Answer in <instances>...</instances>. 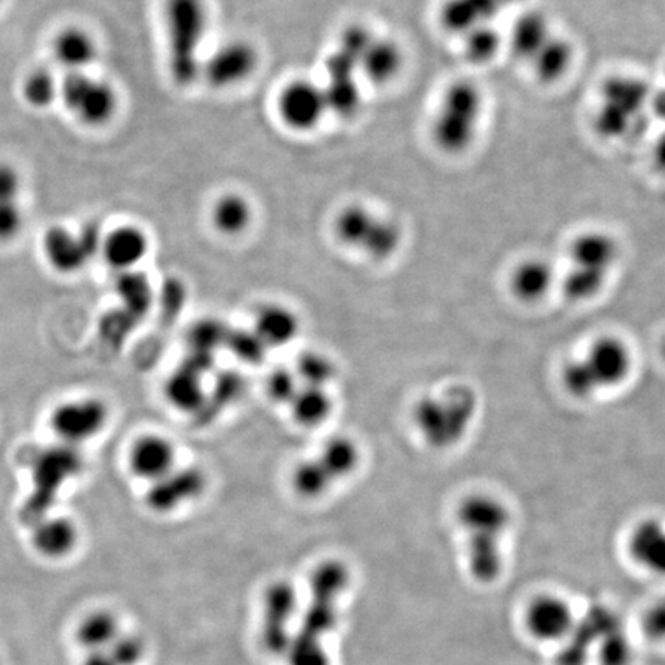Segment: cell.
Listing matches in <instances>:
<instances>
[{
  "instance_id": "1",
  "label": "cell",
  "mask_w": 665,
  "mask_h": 665,
  "mask_svg": "<svg viewBox=\"0 0 665 665\" xmlns=\"http://www.w3.org/2000/svg\"><path fill=\"white\" fill-rule=\"evenodd\" d=\"M456 524L464 536L470 577L478 584H495L506 569L503 544L513 525L509 503L486 491L470 494L458 503Z\"/></svg>"
},
{
  "instance_id": "2",
  "label": "cell",
  "mask_w": 665,
  "mask_h": 665,
  "mask_svg": "<svg viewBox=\"0 0 665 665\" xmlns=\"http://www.w3.org/2000/svg\"><path fill=\"white\" fill-rule=\"evenodd\" d=\"M480 413V396L467 382H454L441 392L420 396L412 408L419 438L434 452L458 449L472 434Z\"/></svg>"
},
{
  "instance_id": "3",
  "label": "cell",
  "mask_w": 665,
  "mask_h": 665,
  "mask_svg": "<svg viewBox=\"0 0 665 665\" xmlns=\"http://www.w3.org/2000/svg\"><path fill=\"white\" fill-rule=\"evenodd\" d=\"M634 370V356L622 337L603 334L587 347L566 360L559 371L563 392L580 402L596 400L629 382Z\"/></svg>"
},
{
  "instance_id": "4",
  "label": "cell",
  "mask_w": 665,
  "mask_h": 665,
  "mask_svg": "<svg viewBox=\"0 0 665 665\" xmlns=\"http://www.w3.org/2000/svg\"><path fill=\"white\" fill-rule=\"evenodd\" d=\"M487 111L483 86L472 79L460 78L442 90L431 119V142L450 157L464 156L480 136Z\"/></svg>"
},
{
  "instance_id": "5",
  "label": "cell",
  "mask_w": 665,
  "mask_h": 665,
  "mask_svg": "<svg viewBox=\"0 0 665 665\" xmlns=\"http://www.w3.org/2000/svg\"><path fill=\"white\" fill-rule=\"evenodd\" d=\"M621 254V244L611 233H578L567 247V269L559 276L563 298L573 304L596 299L610 284Z\"/></svg>"
},
{
  "instance_id": "6",
  "label": "cell",
  "mask_w": 665,
  "mask_h": 665,
  "mask_svg": "<svg viewBox=\"0 0 665 665\" xmlns=\"http://www.w3.org/2000/svg\"><path fill=\"white\" fill-rule=\"evenodd\" d=\"M652 92L653 86L641 74L615 73L604 79L592 118L597 136L622 142L642 133L650 120Z\"/></svg>"
},
{
  "instance_id": "7",
  "label": "cell",
  "mask_w": 665,
  "mask_h": 665,
  "mask_svg": "<svg viewBox=\"0 0 665 665\" xmlns=\"http://www.w3.org/2000/svg\"><path fill=\"white\" fill-rule=\"evenodd\" d=\"M168 66L173 81L190 86L201 78V48L209 29L204 0H165Z\"/></svg>"
},
{
  "instance_id": "8",
  "label": "cell",
  "mask_w": 665,
  "mask_h": 665,
  "mask_svg": "<svg viewBox=\"0 0 665 665\" xmlns=\"http://www.w3.org/2000/svg\"><path fill=\"white\" fill-rule=\"evenodd\" d=\"M334 235L345 247L376 261H387L400 251L404 233L400 224L363 205H348L336 216Z\"/></svg>"
},
{
  "instance_id": "9",
  "label": "cell",
  "mask_w": 665,
  "mask_h": 665,
  "mask_svg": "<svg viewBox=\"0 0 665 665\" xmlns=\"http://www.w3.org/2000/svg\"><path fill=\"white\" fill-rule=\"evenodd\" d=\"M59 94L67 108L85 126H107L118 111L116 90L85 73H70L60 84Z\"/></svg>"
},
{
  "instance_id": "10",
  "label": "cell",
  "mask_w": 665,
  "mask_h": 665,
  "mask_svg": "<svg viewBox=\"0 0 665 665\" xmlns=\"http://www.w3.org/2000/svg\"><path fill=\"white\" fill-rule=\"evenodd\" d=\"M82 468H84V460L78 447L67 443H60L59 447L47 450L37 458L33 468L35 495L28 506V509L36 514L37 521L43 520L45 510L55 501L60 488L71 478H76Z\"/></svg>"
},
{
  "instance_id": "11",
  "label": "cell",
  "mask_w": 665,
  "mask_h": 665,
  "mask_svg": "<svg viewBox=\"0 0 665 665\" xmlns=\"http://www.w3.org/2000/svg\"><path fill=\"white\" fill-rule=\"evenodd\" d=\"M298 610V592L292 582L274 581L262 597V645L270 655H287L295 634L290 626Z\"/></svg>"
},
{
  "instance_id": "12",
  "label": "cell",
  "mask_w": 665,
  "mask_h": 665,
  "mask_svg": "<svg viewBox=\"0 0 665 665\" xmlns=\"http://www.w3.org/2000/svg\"><path fill=\"white\" fill-rule=\"evenodd\" d=\"M577 621L569 601L555 593H541L532 597L522 614L529 637L541 644H562L572 633Z\"/></svg>"
},
{
  "instance_id": "13",
  "label": "cell",
  "mask_w": 665,
  "mask_h": 665,
  "mask_svg": "<svg viewBox=\"0 0 665 665\" xmlns=\"http://www.w3.org/2000/svg\"><path fill=\"white\" fill-rule=\"evenodd\" d=\"M103 233L97 225L88 224L81 231L55 227L44 236V253L52 269L59 273H78L103 248Z\"/></svg>"
},
{
  "instance_id": "14",
  "label": "cell",
  "mask_w": 665,
  "mask_h": 665,
  "mask_svg": "<svg viewBox=\"0 0 665 665\" xmlns=\"http://www.w3.org/2000/svg\"><path fill=\"white\" fill-rule=\"evenodd\" d=\"M107 405L96 397H85L60 404L51 415V428L56 436L67 446L96 438L108 423Z\"/></svg>"
},
{
  "instance_id": "15",
  "label": "cell",
  "mask_w": 665,
  "mask_h": 665,
  "mask_svg": "<svg viewBox=\"0 0 665 665\" xmlns=\"http://www.w3.org/2000/svg\"><path fill=\"white\" fill-rule=\"evenodd\" d=\"M259 66L257 48L242 39L230 40L202 62L201 78L213 88L227 90L244 84Z\"/></svg>"
},
{
  "instance_id": "16",
  "label": "cell",
  "mask_w": 665,
  "mask_h": 665,
  "mask_svg": "<svg viewBox=\"0 0 665 665\" xmlns=\"http://www.w3.org/2000/svg\"><path fill=\"white\" fill-rule=\"evenodd\" d=\"M209 486L204 470L176 467L164 478L150 484L146 507L157 514H168L201 498Z\"/></svg>"
},
{
  "instance_id": "17",
  "label": "cell",
  "mask_w": 665,
  "mask_h": 665,
  "mask_svg": "<svg viewBox=\"0 0 665 665\" xmlns=\"http://www.w3.org/2000/svg\"><path fill=\"white\" fill-rule=\"evenodd\" d=\"M277 111L288 129L300 133L314 130L329 111L324 88L306 79L293 81L282 90Z\"/></svg>"
},
{
  "instance_id": "18",
  "label": "cell",
  "mask_w": 665,
  "mask_h": 665,
  "mask_svg": "<svg viewBox=\"0 0 665 665\" xmlns=\"http://www.w3.org/2000/svg\"><path fill=\"white\" fill-rule=\"evenodd\" d=\"M524 0H443L438 21L442 29L458 39L480 25L496 24L507 11Z\"/></svg>"
},
{
  "instance_id": "19",
  "label": "cell",
  "mask_w": 665,
  "mask_h": 665,
  "mask_svg": "<svg viewBox=\"0 0 665 665\" xmlns=\"http://www.w3.org/2000/svg\"><path fill=\"white\" fill-rule=\"evenodd\" d=\"M627 556L642 572L665 580V521L649 516L638 521L627 536Z\"/></svg>"
},
{
  "instance_id": "20",
  "label": "cell",
  "mask_w": 665,
  "mask_h": 665,
  "mask_svg": "<svg viewBox=\"0 0 665 665\" xmlns=\"http://www.w3.org/2000/svg\"><path fill=\"white\" fill-rule=\"evenodd\" d=\"M556 285H559V276L554 262L543 257L522 259L513 266L509 276L510 293L524 306H537L543 302L551 295Z\"/></svg>"
},
{
  "instance_id": "21",
  "label": "cell",
  "mask_w": 665,
  "mask_h": 665,
  "mask_svg": "<svg viewBox=\"0 0 665 665\" xmlns=\"http://www.w3.org/2000/svg\"><path fill=\"white\" fill-rule=\"evenodd\" d=\"M555 33L554 22L544 11H521L506 33V50H509L518 62L529 66Z\"/></svg>"
},
{
  "instance_id": "22",
  "label": "cell",
  "mask_w": 665,
  "mask_h": 665,
  "mask_svg": "<svg viewBox=\"0 0 665 665\" xmlns=\"http://www.w3.org/2000/svg\"><path fill=\"white\" fill-rule=\"evenodd\" d=\"M130 472L145 483H156L176 468V447L163 435H144L129 453Z\"/></svg>"
},
{
  "instance_id": "23",
  "label": "cell",
  "mask_w": 665,
  "mask_h": 665,
  "mask_svg": "<svg viewBox=\"0 0 665 665\" xmlns=\"http://www.w3.org/2000/svg\"><path fill=\"white\" fill-rule=\"evenodd\" d=\"M149 250V236L133 225H123L108 233L100 248L105 262L119 273L134 270V266L144 261Z\"/></svg>"
},
{
  "instance_id": "24",
  "label": "cell",
  "mask_w": 665,
  "mask_h": 665,
  "mask_svg": "<svg viewBox=\"0 0 665 665\" xmlns=\"http://www.w3.org/2000/svg\"><path fill=\"white\" fill-rule=\"evenodd\" d=\"M577 62V47L569 37L556 32L529 63L539 84L554 85L569 76Z\"/></svg>"
},
{
  "instance_id": "25",
  "label": "cell",
  "mask_w": 665,
  "mask_h": 665,
  "mask_svg": "<svg viewBox=\"0 0 665 665\" xmlns=\"http://www.w3.org/2000/svg\"><path fill=\"white\" fill-rule=\"evenodd\" d=\"M254 332L266 348H281L298 337L300 322L292 308L277 302L262 304L254 314Z\"/></svg>"
},
{
  "instance_id": "26",
  "label": "cell",
  "mask_w": 665,
  "mask_h": 665,
  "mask_svg": "<svg viewBox=\"0 0 665 665\" xmlns=\"http://www.w3.org/2000/svg\"><path fill=\"white\" fill-rule=\"evenodd\" d=\"M79 530L67 518H43L36 521L32 533V544L44 558L62 559L78 546Z\"/></svg>"
},
{
  "instance_id": "27",
  "label": "cell",
  "mask_w": 665,
  "mask_h": 665,
  "mask_svg": "<svg viewBox=\"0 0 665 665\" xmlns=\"http://www.w3.org/2000/svg\"><path fill=\"white\" fill-rule=\"evenodd\" d=\"M404 67L405 52L401 45L387 37H375L360 60L359 71L375 85H387L400 76Z\"/></svg>"
},
{
  "instance_id": "28",
  "label": "cell",
  "mask_w": 665,
  "mask_h": 665,
  "mask_svg": "<svg viewBox=\"0 0 665 665\" xmlns=\"http://www.w3.org/2000/svg\"><path fill=\"white\" fill-rule=\"evenodd\" d=\"M55 56L70 73H84L97 56V45L82 28H67L55 40Z\"/></svg>"
},
{
  "instance_id": "29",
  "label": "cell",
  "mask_w": 665,
  "mask_h": 665,
  "mask_svg": "<svg viewBox=\"0 0 665 665\" xmlns=\"http://www.w3.org/2000/svg\"><path fill=\"white\" fill-rule=\"evenodd\" d=\"M122 634L118 616L105 608L90 611L78 624L76 641L86 652L107 650Z\"/></svg>"
},
{
  "instance_id": "30",
  "label": "cell",
  "mask_w": 665,
  "mask_h": 665,
  "mask_svg": "<svg viewBox=\"0 0 665 665\" xmlns=\"http://www.w3.org/2000/svg\"><path fill=\"white\" fill-rule=\"evenodd\" d=\"M460 40L464 58L472 66H488L506 50V33L498 28V24L476 26Z\"/></svg>"
},
{
  "instance_id": "31",
  "label": "cell",
  "mask_w": 665,
  "mask_h": 665,
  "mask_svg": "<svg viewBox=\"0 0 665 665\" xmlns=\"http://www.w3.org/2000/svg\"><path fill=\"white\" fill-rule=\"evenodd\" d=\"M319 462L324 465L334 483L351 478L353 473L359 468L360 450L358 443L348 436H333L326 439L318 454Z\"/></svg>"
},
{
  "instance_id": "32",
  "label": "cell",
  "mask_w": 665,
  "mask_h": 665,
  "mask_svg": "<svg viewBox=\"0 0 665 665\" xmlns=\"http://www.w3.org/2000/svg\"><path fill=\"white\" fill-rule=\"evenodd\" d=\"M292 416L300 427L316 428L325 424L333 413V400L326 389L300 385L290 402Z\"/></svg>"
},
{
  "instance_id": "33",
  "label": "cell",
  "mask_w": 665,
  "mask_h": 665,
  "mask_svg": "<svg viewBox=\"0 0 665 665\" xmlns=\"http://www.w3.org/2000/svg\"><path fill=\"white\" fill-rule=\"evenodd\" d=\"M165 397L171 407L179 412L193 413L205 404V390L202 384V376L180 367L173 371L165 384Z\"/></svg>"
},
{
  "instance_id": "34",
  "label": "cell",
  "mask_w": 665,
  "mask_h": 665,
  "mask_svg": "<svg viewBox=\"0 0 665 665\" xmlns=\"http://www.w3.org/2000/svg\"><path fill=\"white\" fill-rule=\"evenodd\" d=\"M212 221L222 235H242L253 221V209L240 194L227 193L217 199L216 204L213 205Z\"/></svg>"
},
{
  "instance_id": "35",
  "label": "cell",
  "mask_w": 665,
  "mask_h": 665,
  "mask_svg": "<svg viewBox=\"0 0 665 665\" xmlns=\"http://www.w3.org/2000/svg\"><path fill=\"white\" fill-rule=\"evenodd\" d=\"M352 572L341 559H325L316 566L310 577L311 596L340 601L351 587Z\"/></svg>"
},
{
  "instance_id": "36",
  "label": "cell",
  "mask_w": 665,
  "mask_h": 665,
  "mask_svg": "<svg viewBox=\"0 0 665 665\" xmlns=\"http://www.w3.org/2000/svg\"><path fill=\"white\" fill-rule=\"evenodd\" d=\"M116 292H118L122 308L133 318H141L150 310L153 304V287L145 274L134 272L119 273L116 280Z\"/></svg>"
},
{
  "instance_id": "37",
  "label": "cell",
  "mask_w": 665,
  "mask_h": 665,
  "mask_svg": "<svg viewBox=\"0 0 665 665\" xmlns=\"http://www.w3.org/2000/svg\"><path fill=\"white\" fill-rule=\"evenodd\" d=\"M293 490L307 501L322 498L332 488L334 480L318 458L298 462L290 478Z\"/></svg>"
},
{
  "instance_id": "38",
  "label": "cell",
  "mask_w": 665,
  "mask_h": 665,
  "mask_svg": "<svg viewBox=\"0 0 665 665\" xmlns=\"http://www.w3.org/2000/svg\"><path fill=\"white\" fill-rule=\"evenodd\" d=\"M337 603L324 599V597L311 596L306 614L300 621L299 631L296 634L311 641H324L326 634L336 629Z\"/></svg>"
},
{
  "instance_id": "39",
  "label": "cell",
  "mask_w": 665,
  "mask_h": 665,
  "mask_svg": "<svg viewBox=\"0 0 665 665\" xmlns=\"http://www.w3.org/2000/svg\"><path fill=\"white\" fill-rule=\"evenodd\" d=\"M293 371L298 376L300 385L314 387V389H326L337 376L334 360L324 353L316 351L300 353Z\"/></svg>"
},
{
  "instance_id": "40",
  "label": "cell",
  "mask_w": 665,
  "mask_h": 665,
  "mask_svg": "<svg viewBox=\"0 0 665 665\" xmlns=\"http://www.w3.org/2000/svg\"><path fill=\"white\" fill-rule=\"evenodd\" d=\"M325 94L326 110L340 118H353L363 104V93L356 78L329 79L322 86Z\"/></svg>"
},
{
  "instance_id": "41",
  "label": "cell",
  "mask_w": 665,
  "mask_h": 665,
  "mask_svg": "<svg viewBox=\"0 0 665 665\" xmlns=\"http://www.w3.org/2000/svg\"><path fill=\"white\" fill-rule=\"evenodd\" d=\"M225 348L235 356L240 363L248 366H258L264 363L266 345L258 336L253 329H230L228 330L227 340H225Z\"/></svg>"
},
{
  "instance_id": "42",
  "label": "cell",
  "mask_w": 665,
  "mask_h": 665,
  "mask_svg": "<svg viewBox=\"0 0 665 665\" xmlns=\"http://www.w3.org/2000/svg\"><path fill=\"white\" fill-rule=\"evenodd\" d=\"M60 92L58 81L51 73L45 70L33 71L26 76L22 94L26 104L35 108H47L55 103Z\"/></svg>"
},
{
  "instance_id": "43",
  "label": "cell",
  "mask_w": 665,
  "mask_h": 665,
  "mask_svg": "<svg viewBox=\"0 0 665 665\" xmlns=\"http://www.w3.org/2000/svg\"><path fill=\"white\" fill-rule=\"evenodd\" d=\"M230 326L225 325L219 319H202L190 330L191 351L213 353L216 348L224 347Z\"/></svg>"
},
{
  "instance_id": "44",
  "label": "cell",
  "mask_w": 665,
  "mask_h": 665,
  "mask_svg": "<svg viewBox=\"0 0 665 665\" xmlns=\"http://www.w3.org/2000/svg\"><path fill=\"white\" fill-rule=\"evenodd\" d=\"M300 382L298 376L290 368H274L265 382L266 394L274 404L290 405L293 397L299 392Z\"/></svg>"
},
{
  "instance_id": "45",
  "label": "cell",
  "mask_w": 665,
  "mask_h": 665,
  "mask_svg": "<svg viewBox=\"0 0 665 665\" xmlns=\"http://www.w3.org/2000/svg\"><path fill=\"white\" fill-rule=\"evenodd\" d=\"M290 665H330L324 642L311 641L295 634L287 652Z\"/></svg>"
},
{
  "instance_id": "46",
  "label": "cell",
  "mask_w": 665,
  "mask_h": 665,
  "mask_svg": "<svg viewBox=\"0 0 665 665\" xmlns=\"http://www.w3.org/2000/svg\"><path fill=\"white\" fill-rule=\"evenodd\" d=\"M373 33L364 25H351L342 32L340 37V45H337L336 50L344 52L347 58H351L353 62L358 63L360 66V60H363L364 56L368 48H370L371 43L375 40Z\"/></svg>"
},
{
  "instance_id": "47",
  "label": "cell",
  "mask_w": 665,
  "mask_h": 665,
  "mask_svg": "<svg viewBox=\"0 0 665 665\" xmlns=\"http://www.w3.org/2000/svg\"><path fill=\"white\" fill-rule=\"evenodd\" d=\"M116 665H139L145 656V642L136 634H120L107 649Z\"/></svg>"
},
{
  "instance_id": "48",
  "label": "cell",
  "mask_w": 665,
  "mask_h": 665,
  "mask_svg": "<svg viewBox=\"0 0 665 665\" xmlns=\"http://www.w3.org/2000/svg\"><path fill=\"white\" fill-rule=\"evenodd\" d=\"M641 629L650 641L665 645V599L656 601L645 608L641 618Z\"/></svg>"
},
{
  "instance_id": "49",
  "label": "cell",
  "mask_w": 665,
  "mask_h": 665,
  "mask_svg": "<svg viewBox=\"0 0 665 665\" xmlns=\"http://www.w3.org/2000/svg\"><path fill=\"white\" fill-rule=\"evenodd\" d=\"M24 225L17 201H0V242L16 238Z\"/></svg>"
},
{
  "instance_id": "50",
  "label": "cell",
  "mask_w": 665,
  "mask_h": 665,
  "mask_svg": "<svg viewBox=\"0 0 665 665\" xmlns=\"http://www.w3.org/2000/svg\"><path fill=\"white\" fill-rule=\"evenodd\" d=\"M21 188L22 180L16 168L10 164H0V201H17Z\"/></svg>"
},
{
  "instance_id": "51",
  "label": "cell",
  "mask_w": 665,
  "mask_h": 665,
  "mask_svg": "<svg viewBox=\"0 0 665 665\" xmlns=\"http://www.w3.org/2000/svg\"><path fill=\"white\" fill-rule=\"evenodd\" d=\"M649 112L650 119L660 120V122L665 123V85L661 86V88L653 86Z\"/></svg>"
},
{
  "instance_id": "52",
  "label": "cell",
  "mask_w": 665,
  "mask_h": 665,
  "mask_svg": "<svg viewBox=\"0 0 665 665\" xmlns=\"http://www.w3.org/2000/svg\"><path fill=\"white\" fill-rule=\"evenodd\" d=\"M652 163L660 175L665 176V131L657 136L652 149Z\"/></svg>"
},
{
  "instance_id": "53",
  "label": "cell",
  "mask_w": 665,
  "mask_h": 665,
  "mask_svg": "<svg viewBox=\"0 0 665 665\" xmlns=\"http://www.w3.org/2000/svg\"><path fill=\"white\" fill-rule=\"evenodd\" d=\"M82 665H116L108 650H97V652H86Z\"/></svg>"
},
{
  "instance_id": "54",
  "label": "cell",
  "mask_w": 665,
  "mask_h": 665,
  "mask_svg": "<svg viewBox=\"0 0 665 665\" xmlns=\"http://www.w3.org/2000/svg\"><path fill=\"white\" fill-rule=\"evenodd\" d=\"M660 356H661V359H663L665 363V336L660 342Z\"/></svg>"
},
{
  "instance_id": "55",
  "label": "cell",
  "mask_w": 665,
  "mask_h": 665,
  "mask_svg": "<svg viewBox=\"0 0 665 665\" xmlns=\"http://www.w3.org/2000/svg\"><path fill=\"white\" fill-rule=\"evenodd\" d=\"M3 0H0V5H2Z\"/></svg>"
},
{
  "instance_id": "56",
  "label": "cell",
  "mask_w": 665,
  "mask_h": 665,
  "mask_svg": "<svg viewBox=\"0 0 665 665\" xmlns=\"http://www.w3.org/2000/svg\"><path fill=\"white\" fill-rule=\"evenodd\" d=\"M664 73H665V63H664Z\"/></svg>"
}]
</instances>
